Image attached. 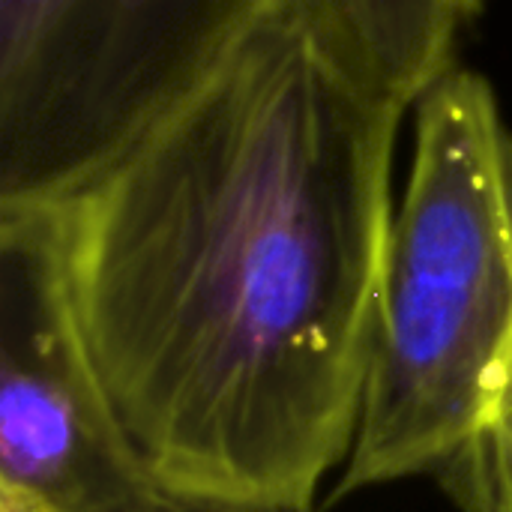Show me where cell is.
<instances>
[{
    "instance_id": "8992f818",
    "label": "cell",
    "mask_w": 512,
    "mask_h": 512,
    "mask_svg": "<svg viewBox=\"0 0 512 512\" xmlns=\"http://www.w3.org/2000/svg\"><path fill=\"white\" fill-rule=\"evenodd\" d=\"M435 480L462 512H512V351L474 435Z\"/></svg>"
},
{
    "instance_id": "277c9868",
    "label": "cell",
    "mask_w": 512,
    "mask_h": 512,
    "mask_svg": "<svg viewBox=\"0 0 512 512\" xmlns=\"http://www.w3.org/2000/svg\"><path fill=\"white\" fill-rule=\"evenodd\" d=\"M153 489L81 351L48 207H0V512H123Z\"/></svg>"
},
{
    "instance_id": "5b68a950",
    "label": "cell",
    "mask_w": 512,
    "mask_h": 512,
    "mask_svg": "<svg viewBox=\"0 0 512 512\" xmlns=\"http://www.w3.org/2000/svg\"><path fill=\"white\" fill-rule=\"evenodd\" d=\"M486 0H300L321 51L366 93L414 108L456 66Z\"/></svg>"
},
{
    "instance_id": "6da1fadb",
    "label": "cell",
    "mask_w": 512,
    "mask_h": 512,
    "mask_svg": "<svg viewBox=\"0 0 512 512\" xmlns=\"http://www.w3.org/2000/svg\"><path fill=\"white\" fill-rule=\"evenodd\" d=\"M402 117L291 0L90 186L45 201L81 351L156 489L315 512L357 438Z\"/></svg>"
},
{
    "instance_id": "3957f363",
    "label": "cell",
    "mask_w": 512,
    "mask_h": 512,
    "mask_svg": "<svg viewBox=\"0 0 512 512\" xmlns=\"http://www.w3.org/2000/svg\"><path fill=\"white\" fill-rule=\"evenodd\" d=\"M291 0H0V207L90 186Z\"/></svg>"
},
{
    "instance_id": "52a82bcc",
    "label": "cell",
    "mask_w": 512,
    "mask_h": 512,
    "mask_svg": "<svg viewBox=\"0 0 512 512\" xmlns=\"http://www.w3.org/2000/svg\"><path fill=\"white\" fill-rule=\"evenodd\" d=\"M123 512H291V510H258V507H231V504H210V501H192L180 498L162 489L147 492L141 501H135Z\"/></svg>"
},
{
    "instance_id": "7a4b0ae2",
    "label": "cell",
    "mask_w": 512,
    "mask_h": 512,
    "mask_svg": "<svg viewBox=\"0 0 512 512\" xmlns=\"http://www.w3.org/2000/svg\"><path fill=\"white\" fill-rule=\"evenodd\" d=\"M354 450L330 498L435 477L474 435L512 351V129L453 66L414 105Z\"/></svg>"
}]
</instances>
